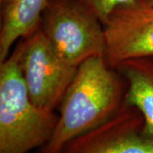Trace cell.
<instances>
[{"mask_svg":"<svg viewBox=\"0 0 153 153\" xmlns=\"http://www.w3.org/2000/svg\"><path fill=\"white\" fill-rule=\"evenodd\" d=\"M104 56L84 61L60 105V115L51 138L40 153H60L74 138L112 117L124 103L127 83Z\"/></svg>","mask_w":153,"mask_h":153,"instance_id":"obj_1","label":"cell"},{"mask_svg":"<svg viewBox=\"0 0 153 153\" xmlns=\"http://www.w3.org/2000/svg\"><path fill=\"white\" fill-rule=\"evenodd\" d=\"M19 59L16 45L0 62V153H27L44 146L55 131L59 117L32 101Z\"/></svg>","mask_w":153,"mask_h":153,"instance_id":"obj_2","label":"cell"},{"mask_svg":"<svg viewBox=\"0 0 153 153\" xmlns=\"http://www.w3.org/2000/svg\"><path fill=\"white\" fill-rule=\"evenodd\" d=\"M40 27L59 55L72 66L105 56L103 23L71 0H49Z\"/></svg>","mask_w":153,"mask_h":153,"instance_id":"obj_3","label":"cell"},{"mask_svg":"<svg viewBox=\"0 0 153 153\" xmlns=\"http://www.w3.org/2000/svg\"><path fill=\"white\" fill-rule=\"evenodd\" d=\"M19 64L29 96L39 108L54 111L60 106L77 67L55 50L40 25L20 40Z\"/></svg>","mask_w":153,"mask_h":153,"instance_id":"obj_4","label":"cell"},{"mask_svg":"<svg viewBox=\"0 0 153 153\" xmlns=\"http://www.w3.org/2000/svg\"><path fill=\"white\" fill-rule=\"evenodd\" d=\"M144 124L140 111L124 101L109 120L71 140L60 153H153Z\"/></svg>","mask_w":153,"mask_h":153,"instance_id":"obj_5","label":"cell"},{"mask_svg":"<svg viewBox=\"0 0 153 153\" xmlns=\"http://www.w3.org/2000/svg\"><path fill=\"white\" fill-rule=\"evenodd\" d=\"M105 59L115 68L124 60L153 56V6L138 0L111 12L104 23Z\"/></svg>","mask_w":153,"mask_h":153,"instance_id":"obj_6","label":"cell"},{"mask_svg":"<svg viewBox=\"0 0 153 153\" xmlns=\"http://www.w3.org/2000/svg\"><path fill=\"white\" fill-rule=\"evenodd\" d=\"M49 0H1L0 62L10 54L16 42L39 27Z\"/></svg>","mask_w":153,"mask_h":153,"instance_id":"obj_7","label":"cell"},{"mask_svg":"<svg viewBox=\"0 0 153 153\" xmlns=\"http://www.w3.org/2000/svg\"><path fill=\"white\" fill-rule=\"evenodd\" d=\"M114 69L127 83L124 101L140 111L144 133L153 138V56L124 60Z\"/></svg>","mask_w":153,"mask_h":153,"instance_id":"obj_8","label":"cell"},{"mask_svg":"<svg viewBox=\"0 0 153 153\" xmlns=\"http://www.w3.org/2000/svg\"><path fill=\"white\" fill-rule=\"evenodd\" d=\"M90 11L100 22H106L111 12L122 6L135 3L137 0H71Z\"/></svg>","mask_w":153,"mask_h":153,"instance_id":"obj_9","label":"cell"},{"mask_svg":"<svg viewBox=\"0 0 153 153\" xmlns=\"http://www.w3.org/2000/svg\"><path fill=\"white\" fill-rule=\"evenodd\" d=\"M140 4L146 6H153V0H138Z\"/></svg>","mask_w":153,"mask_h":153,"instance_id":"obj_10","label":"cell"},{"mask_svg":"<svg viewBox=\"0 0 153 153\" xmlns=\"http://www.w3.org/2000/svg\"><path fill=\"white\" fill-rule=\"evenodd\" d=\"M0 1H1V0H0Z\"/></svg>","mask_w":153,"mask_h":153,"instance_id":"obj_11","label":"cell"}]
</instances>
